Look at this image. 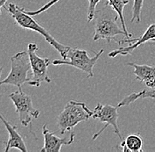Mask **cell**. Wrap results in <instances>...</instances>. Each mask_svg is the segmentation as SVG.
<instances>
[{
	"mask_svg": "<svg viewBox=\"0 0 155 152\" xmlns=\"http://www.w3.org/2000/svg\"><path fill=\"white\" fill-rule=\"evenodd\" d=\"M5 8L8 11L10 15L13 18L16 24L19 27L35 31V32L40 34L43 38L45 39V40L48 44H50L57 51H58V53L61 55L63 59L66 58V54H67V51L70 46H65V45H63L62 43L58 42L46 29L42 26H41L35 19H33L31 15L27 13L26 10L24 8L19 7L17 5L12 4V3H10L8 6H5Z\"/></svg>",
	"mask_w": 155,
	"mask_h": 152,
	"instance_id": "6da1fadb",
	"label": "cell"
},
{
	"mask_svg": "<svg viewBox=\"0 0 155 152\" xmlns=\"http://www.w3.org/2000/svg\"><path fill=\"white\" fill-rule=\"evenodd\" d=\"M114 11H116L107 5L96 11L94 34V41L105 40L109 43L111 40H116L115 36L119 34L124 35L127 39L130 38L124 30L122 25L118 23L119 16Z\"/></svg>",
	"mask_w": 155,
	"mask_h": 152,
	"instance_id": "7a4b0ae2",
	"label": "cell"
},
{
	"mask_svg": "<svg viewBox=\"0 0 155 152\" xmlns=\"http://www.w3.org/2000/svg\"><path fill=\"white\" fill-rule=\"evenodd\" d=\"M93 114L94 111L90 110L85 102L70 100L57 119L60 133L64 134L71 132L75 126L82 121H87L93 117Z\"/></svg>",
	"mask_w": 155,
	"mask_h": 152,
	"instance_id": "3957f363",
	"label": "cell"
},
{
	"mask_svg": "<svg viewBox=\"0 0 155 152\" xmlns=\"http://www.w3.org/2000/svg\"><path fill=\"white\" fill-rule=\"evenodd\" d=\"M104 50L101 49L95 56L90 57L87 52L84 49H79L78 48L70 47L66 54V58L62 60H54L52 61L53 65H70L75 67L82 70L83 72L87 73V77L94 76V67L96 64L100 57L103 54Z\"/></svg>",
	"mask_w": 155,
	"mask_h": 152,
	"instance_id": "277c9868",
	"label": "cell"
},
{
	"mask_svg": "<svg viewBox=\"0 0 155 152\" xmlns=\"http://www.w3.org/2000/svg\"><path fill=\"white\" fill-rule=\"evenodd\" d=\"M31 69V63L28 52H18L11 57V70L8 76L0 82V85H10L21 88L25 83H28V71Z\"/></svg>",
	"mask_w": 155,
	"mask_h": 152,
	"instance_id": "5b68a950",
	"label": "cell"
},
{
	"mask_svg": "<svg viewBox=\"0 0 155 152\" xmlns=\"http://www.w3.org/2000/svg\"><path fill=\"white\" fill-rule=\"evenodd\" d=\"M39 50L38 46L35 43H29L28 46L32 77L28 83L29 86L39 87L41 83H50L51 78L48 75V67L50 63L49 58H42L38 57L36 52Z\"/></svg>",
	"mask_w": 155,
	"mask_h": 152,
	"instance_id": "8992f818",
	"label": "cell"
},
{
	"mask_svg": "<svg viewBox=\"0 0 155 152\" xmlns=\"http://www.w3.org/2000/svg\"><path fill=\"white\" fill-rule=\"evenodd\" d=\"M9 99L15 106L16 113L19 114V121L25 127L32 122L33 119H37L40 111L33 105L31 96L26 94L21 88L9 94Z\"/></svg>",
	"mask_w": 155,
	"mask_h": 152,
	"instance_id": "52a82bcc",
	"label": "cell"
},
{
	"mask_svg": "<svg viewBox=\"0 0 155 152\" xmlns=\"http://www.w3.org/2000/svg\"><path fill=\"white\" fill-rule=\"evenodd\" d=\"M93 111H94V114H93L92 118L99 120L101 122L105 123V125L103 128H101L100 131H98L96 134H94L93 135L92 139L96 140L97 137L101 134V133L106 129V128H107L108 126H111L114 129L115 134L118 135V137L122 141L123 136H122V134H121V131L118 127V123H117L118 117H119V114L117 112V107L110 105H102L101 103H98Z\"/></svg>",
	"mask_w": 155,
	"mask_h": 152,
	"instance_id": "ba28073f",
	"label": "cell"
},
{
	"mask_svg": "<svg viewBox=\"0 0 155 152\" xmlns=\"http://www.w3.org/2000/svg\"><path fill=\"white\" fill-rule=\"evenodd\" d=\"M155 39V23L150 25L148 27V28L145 30V32L143 34L142 36L138 37V38L134 39H126L120 41H117V43L119 45H122L124 43H132L131 45L128 46V47H122V48L116 49L111 51L108 54L109 57H116V56L122 55V56H126L130 54L134 49L137 48L140 45L144 44L147 41H151L152 40Z\"/></svg>",
	"mask_w": 155,
	"mask_h": 152,
	"instance_id": "9c48e42d",
	"label": "cell"
},
{
	"mask_svg": "<svg viewBox=\"0 0 155 152\" xmlns=\"http://www.w3.org/2000/svg\"><path fill=\"white\" fill-rule=\"evenodd\" d=\"M41 130L44 137V145L41 149V152H60L64 145H71L75 139V134L72 132H70V135L66 138H59L48 129L46 124L42 126Z\"/></svg>",
	"mask_w": 155,
	"mask_h": 152,
	"instance_id": "30bf717a",
	"label": "cell"
},
{
	"mask_svg": "<svg viewBox=\"0 0 155 152\" xmlns=\"http://www.w3.org/2000/svg\"><path fill=\"white\" fill-rule=\"evenodd\" d=\"M0 119L2 121V122L4 123L7 132L9 134V139L7 142H5V152H8L11 149H17L20 151L27 152L28 151V148L25 143V137L22 136L18 131V127L11 123L9 121H7L6 119H5V117L1 114L0 115Z\"/></svg>",
	"mask_w": 155,
	"mask_h": 152,
	"instance_id": "8fae6325",
	"label": "cell"
},
{
	"mask_svg": "<svg viewBox=\"0 0 155 152\" xmlns=\"http://www.w3.org/2000/svg\"><path fill=\"white\" fill-rule=\"evenodd\" d=\"M129 66H131L134 70L133 74L135 75L136 79L145 84L149 88L155 87V66L145 65V64H137L129 63Z\"/></svg>",
	"mask_w": 155,
	"mask_h": 152,
	"instance_id": "7c38bea8",
	"label": "cell"
},
{
	"mask_svg": "<svg viewBox=\"0 0 155 152\" xmlns=\"http://www.w3.org/2000/svg\"><path fill=\"white\" fill-rule=\"evenodd\" d=\"M122 150L124 152H143V139L140 134H132L127 136L120 143Z\"/></svg>",
	"mask_w": 155,
	"mask_h": 152,
	"instance_id": "4fadbf2b",
	"label": "cell"
},
{
	"mask_svg": "<svg viewBox=\"0 0 155 152\" xmlns=\"http://www.w3.org/2000/svg\"><path fill=\"white\" fill-rule=\"evenodd\" d=\"M130 0H107L106 3V5L110 6L112 9H114L116 11V13L119 16V19L121 22V25L123 27L124 30L129 34L130 37H132V34L128 31L127 27H126L125 19H124V9L126 5H128Z\"/></svg>",
	"mask_w": 155,
	"mask_h": 152,
	"instance_id": "5bb4252c",
	"label": "cell"
},
{
	"mask_svg": "<svg viewBox=\"0 0 155 152\" xmlns=\"http://www.w3.org/2000/svg\"><path fill=\"white\" fill-rule=\"evenodd\" d=\"M146 98H151V99H155V87L151 88L149 90H144L140 92H133L130 95L126 96L123 100H121L118 105L117 107H122V106H126L129 105L131 103H133L137 99H146Z\"/></svg>",
	"mask_w": 155,
	"mask_h": 152,
	"instance_id": "9a60e30c",
	"label": "cell"
},
{
	"mask_svg": "<svg viewBox=\"0 0 155 152\" xmlns=\"http://www.w3.org/2000/svg\"><path fill=\"white\" fill-rule=\"evenodd\" d=\"M144 0H134L133 1V6H132V17L131 22L139 23L141 20V11L143 7Z\"/></svg>",
	"mask_w": 155,
	"mask_h": 152,
	"instance_id": "2e32d148",
	"label": "cell"
},
{
	"mask_svg": "<svg viewBox=\"0 0 155 152\" xmlns=\"http://www.w3.org/2000/svg\"><path fill=\"white\" fill-rule=\"evenodd\" d=\"M101 0H88L89 5H88V8H87V21L91 22L93 19H94L95 14H96V6L98 3Z\"/></svg>",
	"mask_w": 155,
	"mask_h": 152,
	"instance_id": "e0dca14e",
	"label": "cell"
},
{
	"mask_svg": "<svg viewBox=\"0 0 155 152\" xmlns=\"http://www.w3.org/2000/svg\"><path fill=\"white\" fill-rule=\"evenodd\" d=\"M58 1L59 0H50V1H48V3H46L45 5H43L42 7H41L40 9L36 10V11H27V13H28L29 15H31V16H36V15H38L40 13H42V12L46 11L51 6L56 5Z\"/></svg>",
	"mask_w": 155,
	"mask_h": 152,
	"instance_id": "ac0fdd59",
	"label": "cell"
},
{
	"mask_svg": "<svg viewBox=\"0 0 155 152\" xmlns=\"http://www.w3.org/2000/svg\"><path fill=\"white\" fill-rule=\"evenodd\" d=\"M7 0H0V7H5V5Z\"/></svg>",
	"mask_w": 155,
	"mask_h": 152,
	"instance_id": "d6986e66",
	"label": "cell"
},
{
	"mask_svg": "<svg viewBox=\"0 0 155 152\" xmlns=\"http://www.w3.org/2000/svg\"><path fill=\"white\" fill-rule=\"evenodd\" d=\"M151 42H153V43H155V39L152 40H151Z\"/></svg>",
	"mask_w": 155,
	"mask_h": 152,
	"instance_id": "ffe728a7",
	"label": "cell"
}]
</instances>
